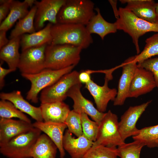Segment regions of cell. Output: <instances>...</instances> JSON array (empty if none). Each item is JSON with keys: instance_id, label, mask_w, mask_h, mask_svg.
<instances>
[{"instance_id": "f1b7e54d", "label": "cell", "mask_w": 158, "mask_h": 158, "mask_svg": "<svg viewBox=\"0 0 158 158\" xmlns=\"http://www.w3.org/2000/svg\"><path fill=\"white\" fill-rule=\"evenodd\" d=\"M145 146V143L138 140L124 143L117 147V156L121 158H140L141 149Z\"/></svg>"}, {"instance_id": "ab89813d", "label": "cell", "mask_w": 158, "mask_h": 158, "mask_svg": "<svg viewBox=\"0 0 158 158\" xmlns=\"http://www.w3.org/2000/svg\"><path fill=\"white\" fill-rule=\"evenodd\" d=\"M109 1L112 8L115 16L117 19L119 18V11L117 7V0H109Z\"/></svg>"}, {"instance_id": "8d00e7d4", "label": "cell", "mask_w": 158, "mask_h": 158, "mask_svg": "<svg viewBox=\"0 0 158 158\" xmlns=\"http://www.w3.org/2000/svg\"><path fill=\"white\" fill-rule=\"evenodd\" d=\"M1 63L0 65V89H2L5 85L4 78L10 73L14 71L16 69L5 68L1 66Z\"/></svg>"}, {"instance_id": "836d02e7", "label": "cell", "mask_w": 158, "mask_h": 158, "mask_svg": "<svg viewBox=\"0 0 158 158\" xmlns=\"http://www.w3.org/2000/svg\"><path fill=\"white\" fill-rule=\"evenodd\" d=\"M65 123L67 125L68 130L77 137L83 134L81 123L80 114L73 110H70L65 120Z\"/></svg>"}, {"instance_id": "7a4b0ae2", "label": "cell", "mask_w": 158, "mask_h": 158, "mask_svg": "<svg viewBox=\"0 0 158 158\" xmlns=\"http://www.w3.org/2000/svg\"><path fill=\"white\" fill-rule=\"evenodd\" d=\"M119 18L114 23L117 30H123L131 37L137 54L140 53L139 39L149 32L158 33V24L150 23L141 19L125 8L118 9Z\"/></svg>"}, {"instance_id": "60d3db41", "label": "cell", "mask_w": 158, "mask_h": 158, "mask_svg": "<svg viewBox=\"0 0 158 158\" xmlns=\"http://www.w3.org/2000/svg\"><path fill=\"white\" fill-rule=\"evenodd\" d=\"M156 11L158 17V3H156Z\"/></svg>"}, {"instance_id": "7c38bea8", "label": "cell", "mask_w": 158, "mask_h": 158, "mask_svg": "<svg viewBox=\"0 0 158 158\" xmlns=\"http://www.w3.org/2000/svg\"><path fill=\"white\" fill-rule=\"evenodd\" d=\"M151 102L150 100L139 105L130 106L121 116L118 129L124 142L128 138L138 133L140 130L136 127V123Z\"/></svg>"}, {"instance_id": "9a60e30c", "label": "cell", "mask_w": 158, "mask_h": 158, "mask_svg": "<svg viewBox=\"0 0 158 158\" xmlns=\"http://www.w3.org/2000/svg\"><path fill=\"white\" fill-rule=\"evenodd\" d=\"M120 66L122 67V71L118 82L117 95L114 101V106L123 105L128 98L130 86L138 64L134 60V56L128 58Z\"/></svg>"}, {"instance_id": "74e56055", "label": "cell", "mask_w": 158, "mask_h": 158, "mask_svg": "<svg viewBox=\"0 0 158 158\" xmlns=\"http://www.w3.org/2000/svg\"><path fill=\"white\" fill-rule=\"evenodd\" d=\"M79 79L81 83L86 84L89 83L91 80V74L87 70H83L79 73Z\"/></svg>"}, {"instance_id": "5bb4252c", "label": "cell", "mask_w": 158, "mask_h": 158, "mask_svg": "<svg viewBox=\"0 0 158 158\" xmlns=\"http://www.w3.org/2000/svg\"><path fill=\"white\" fill-rule=\"evenodd\" d=\"M156 87L152 73L138 66L130 86L128 98H137L150 92Z\"/></svg>"}, {"instance_id": "9c48e42d", "label": "cell", "mask_w": 158, "mask_h": 158, "mask_svg": "<svg viewBox=\"0 0 158 158\" xmlns=\"http://www.w3.org/2000/svg\"><path fill=\"white\" fill-rule=\"evenodd\" d=\"M79 73L76 71H72L63 76L52 85L43 90L40 98L41 103L63 102L67 97L70 89L81 83L79 79Z\"/></svg>"}, {"instance_id": "44dd1931", "label": "cell", "mask_w": 158, "mask_h": 158, "mask_svg": "<svg viewBox=\"0 0 158 158\" xmlns=\"http://www.w3.org/2000/svg\"><path fill=\"white\" fill-rule=\"evenodd\" d=\"M1 99L11 102L18 109L30 116L37 121H43L41 111L39 107H35L25 100L19 90L14 91L8 93L1 92Z\"/></svg>"}, {"instance_id": "d6a6232c", "label": "cell", "mask_w": 158, "mask_h": 158, "mask_svg": "<svg viewBox=\"0 0 158 158\" xmlns=\"http://www.w3.org/2000/svg\"><path fill=\"white\" fill-rule=\"evenodd\" d=\"M80 118L83 134L90 140L95 141L98 133L99 124L95 121L90 120L88 115L85 114H81Z\"/></svg>"}, {"instance_id": "4316f807", "label": "cell", "mask_w": 158, "mask_h": 158, "mask_svg": "<svg viewBox=\"0 0 158 158\" xmlns=\"http://www.w3.org/2000/svg\"><path fill=\"white\" fill-rule=\"evenodd\" d=\"M36 11V7L34 5L26 16L18 20L14 28L11 31L9 36L10 40L26 33L31 34L36 32L34 25Z\"/></svg>"}, {"instance_id": "ac0fdd59", "label": "cell", "mask_w": 158, "mask_h": 158, "mask_svg": "<svg viewBox=\"0 0 158 158\" xmlns=\"http://www.w3.org/2000/svg\"><path fill=\"white\" fill-rule=\"evenodd\" d=\"M94 142L83 135L75 138L67 129L64 135L63 144L64 150L72 158H82L92 147Z\"/></svg>"}, {"instance_id": "d6986e66", "label": "cell", "mask_w": 158, "mask_h": 158, "mask_svg": "<svg viewBox=\"0 0 158 158\" xmlns=\"http://www.w3.org/2000/svg\"><path fill=\"white\" fill-rule=\"evenodd\" d=\"M34 127L43 132L52 140L57 147L60 158H64L65 152L63 144L64 130L67 127L65 123L46 122L36 121L33 123Z\"/></svg>"}, {"instance_id": "b9f144b4", "label": "cell", "mask_w": 158, "mask_h": 158, "mask_svg": "<svg viewBox=\"0 0 158 158\" xmlns=\"http://www.w3.org/2000/svg\"><path fill=\"white\" fill-rule=\"evenodd\" d=\"M157 143L158 144V139L157 140Z\"/></svg>"}, {"instance_id": "4fadbf2b", "label": "cell", "mask_w": 158, "mask_h": 158, "mask_svg": "<svg viewBox=\"0 0 158 158\" xmlns=\"http://www.w3.org/2000/svg\"><path fill=\"white\" fill-rule=\"evenodd\" d=\"M82 86L81 83L72 86L68 92L67 97L72 99L73 102V110L79 114H87L99 124L105 113L99 111L95 107L92 102L83 96L80 91Z\"/></svg>"}, {"instance_id": "d4e9b609", "label": "cell", "mask_w": 158, "mask_h": 158, "mask_svg": "<svg viewBox=\"0 0 158 158\" xmlns=\"http://www.w3.org/2000/svg\"><path fill=\"white\" fill-rule=\"evenodd\" d=\"M20 37L10 39L7 44L0 49V59L7 63L9 68H18L20 54L19 52Z\"/></svg>"}, {"instance_id": "484cf974", "label": "cell", "mask_w": 158, "mask_h": 158, "mask_svg": "<svg viewBox=\"0 0 158 158\" xmlns=\"http://www.w3.org/2000/svg\"><path fill=\"white\" fill-rule=\"evenodd\" d=\"M57 149L47 135L41 134L33 147L32 158H56Z\"/></svg>"}, {"instance_id": "f546056e", "label": "cell", "mask_w": 158, "mask_h": 158, "mask_svg": "<svg viewBox=\"0 0 158 158\" xmlns=\"http://www.w3.org/2000/svg\"><path fill=\"white\" fill-rule=\"evenodd\" d=\"M144 49L139 54L134 56V60L138 63L152 56H158V33L147 38Z\"/></svg>"}, {"instance_id": "7402d4cb", "label": "cell", "mask_w": 158, "mask_h": 158, "mask_svg": "<svg viewBox=\"0 0 158 158\" xmlns=\"http://www.w3.org/2000/svg\"><path fill=\"white\" fill-rule=\"evenodd\" d=\"M35 0H25L23 1L12 0L9 12L0 24V30L9 29L18 20L21 19L29 13L28 8L34 4Z\"/></svg>"}, {"instance_id": "8992f818", "label": "cell", "mask_w": 158, "mask_h": 158, "mask_svg": "<svg viewBox=\"0 0 158 158\" xmlns=\"http://www.w3.org/2000/svg\"><path fill=\"white\" fill-rule=\"evenodd\" d=\"M75 66H72L58 70L45 68L35 74H21L23 77L30 81L31 83L26 99L33 103H37L38 101V95L41 91L52 85L63 76L71 72Z\"/></svg>"}, {"instance_id": "277c9868", "label": "cell", "mask_w": 158, "mask_h": 158, "mask_svg": "<svg viewBox=\"0 0 158 158\" xmlns=\"http://www.w3.org/2000/svg\"><path fill=\"white\" fill-rule=\"evenodd\" d=\"M95 4L90 0H66L57 14V23L86 26L96 14Z\"/></svg>"}, {"instance_id": "8fae6325", "label": "cell", "mask_w": 158, "mask_h": 158, "mask_svg": "<svg viewBox=\"0 0 158 158\" xmlns=\"http://www.w3.org/2000/svg\"><path fill=\"white\" fill-rule=\"evenodd\" d=\"M66 0H35L34 5L36 7L34 25L36 31L44 27L45 23L48 21L53 24L57 23L56 17L62 6Z\"/></svg>"}, {"instance_id": "2e32d148", "label": "cell", "mask_w": 158, "mask_h": 158, "mask_svg": "<svg viewBox=\"0 0 158 158\" xmlns=\"http://www.w3.org/2000/svg\"><path fill=\"white\" fill-rule=\"evenodd\" d=\"M122 4L127 3L125 8L140 18L153 23L158 24L156 11V4L152 0H121Z\"/></svg>"}, {"instance_id": "e0dca14e", "label": "cell", "mask_w": 158, "mask_h": 158, "mask_svg": "<svg viewBox=\"0 0 158 158\" xmlns=\"http://www.w3.org/2000/svg\"><path fill=\"white\" fill-rule=\"evenodd\" d=\"M34 127L33 123L21 120L0 118V144L28 132Z\"/></svg>"}, {"instance_id": "4dcf8cb0", "label": "cell", "mask_w": 158, "mask_h": 158, "mask_svg": "<svg viewBox=\"0 0 158 158\" xmlns=\"http://www.w3.org/2000/svg\"><path fill=\"white\" fill-rule=\"evenodd\" d=\"M0 117L1 118H16L31 123L30 120L18 109L11 102L5 100L0 101Z\"/></svg>"}, {"instance_id": "83f0119b", "label": "cell", "mask_w": 158, "mask_h": 158, "mask_svg": "<svg viewBox=\"0 0 158 158\" xmlns=\"http://www.w3.org/2000/svg\"><path fill=\"white\" fill-rule=\"evenodd\" d=\"M134 140L141 141L149 148L158 147V124L146 127L140 130L138 133L132 137Z\"/></svg>"}, {"instance_id": "6da1fadb", "label": "cell", "mask_w": 158, "mask_h": 158, "mask_svg": "<svg viewBox=\"0 0 158 158\" xmlns=\"http://www.w3.org/2000/svg\"><path fill=\"white\" fill-rule=\"evenodd\" d=\"M51 44H67L81 48H88L93 42L85 26L78 24L57 23L51 28Z\"/></svg>"}, {"instance_id": "ba28073f", "label": "cell", "mask_w": 158, "mask_h": 158, "mask_svg": "<svg viewBox=\"0 0 158 158\" xmlns=\"http://www.w3.org/2000/svg\"><path fill=\"white\" fill-rule=\"evenodd\" d=\"M119 67V66L109 69L98 71V73L105 74L104 83L102 86L97 84L92 79L85 84V88L88 90L93 98L96 108L100 112H105L109 102L110 101H114L116 97L117 90L115 88H109L108 83L113 79V72Z\"/></svg>"}, {"instance_id": "cb8c5ba5", "label": "cell", "mask_w": 158, "mask_h": 158, "mask_svg": "<svg viewBox=\"0 0 158 158\" xmlns=\"http://www.w3.org/2000/svg\"><path fill=\"white\" fill-rule=\"evenodd\" d=\"M95 10L96 11L97 14L85 26L86 28L90 34H96L103 40L106 35L110 33H115L118 30L115 23L109 22L103 18L99 8H96Z\"/></svg>"}, {"instance_id": "1f68e13d", "label": "cell", "mask_w": 158, "mask_h": 158, "mask_svg": "<svg viewBox=\"0 0 158 158\" xmlns=\"http://www.w3.org/2000/svg\"><path fill=\"white\" fill-rule=\"evenodd\" d=\"M117 147L92 146L82 158H117Z\"/></svg>"}, {"instance_id": "3957f363", "label": "cell", "mask_w": 158, "mask_h": 158, "mask_svg": "<svg viewBox=\"0 0 158 158\" xmlns=\"http://www.w3.org/2000/svg\"><path fill=\"white\" fill-rule=\"evenodd\" d=\"M82 49L67 44H48L45 49V68L54 70L76 66Z\"/></svg>"}, {"instance_id": "30bf717a", "label": "cell", "mask_w": 158, "mask_h": 158, "mask_svg": "<svg viewBox=\"0 0 158 158\" xmlns=\"http://www.w3.org/2000/svg\"><path fill=\"white\" fill-rule=\"evenodd\" d=\"M48 44L22 51L18 68L21 74L39 73L45 68V49Z\"/></svg>"}, {"instance_id": "f35d334b", "label": "cell", "mask_w": 158, "mask_h": 158, "mask_svg": "<svg viewBox=\"0 0 158 158\" xmlns=\"http://www.w3.org/2000/svg\"><path fill=\"white\" fill-rule=\"evenodd\" d=\"M7 31L0 30V49L7 44L9 42L6 36Z\"/></svg>"}, {"instance_id": "52a82bcc", "label": "cell", "mask_w": 158, "mask_h": 158, "mask_svg": "<svg viewBox=\"0 0 158 158\" xmlns=\"http://www.w3.org/2000/svg\"><path fill=\"white\" fill-rule=\"evenodd\" d=\"M117 116L110 110L105 113L99 124L96 140L92 146L103 145L116 147L124 143L120 134Z\"/></svg>"}, {"instance_id": "e575fe53", "label": "cell", "mask_w": 158, "mask_h": 158, "mask_svg": "<svg viewBox=\"0 0 158 158\" xmlns=\"http://www.w3.org/2000/svg\"><path fill=\"white\" fill-rule=\"evenodd\" d=\"M137 64L138 66L145 68L152 73L158 90V56L147 59Z\"/></svg>"}, {"instance_id": "d590c367", "label": "cell", "mask_w": 158, "mask_h": 158, "mask_svg": "<svg viewBox=\"0 0 158 158\" xmlns=\"http://www.w3.org/2000/svg\"><path fill=\"white\" fill-rule=\"evenodd\" d=\"M12 0H0V23L6 18L10 10Z\"/></svg>"}, {"instance_id": "ffe728a7", "label": "cell", "mask_w": 158, "mask_h": 158, "mask_svg": "<svg viewBox=\"0 0 158 158\" xmlns=\"http://www.w3.org/2000/svg\"><path fill=\"white\" fill-rule=\"evenodd\" d=\"M40 107L43 121L46 122L65 123L71 110L63 101L41 103Z\"/></svg>"}, {"instance_id": "5b68a950", "label": "cell", "mask_w": 158, "mask_h": 158, "mask_svg": "<svg viewBox=\"0 0 158 158\" xmlns=\"http://www.w3.org/2000/svg\"><path fill=\"white\" fill-rule=\"evenodd\" d=\"M41 132L34 127L30 131L0 144V152L8 158H32L33 147Z\"/></svg>"}, {"instance_id": "603a6c76", "label": "cell", "mask_w": 158, "mask_h": 158, "mask_svg": "<svg viewBox=\"0 0 158 158\" xmlns=\"http://www.w3.org/2000/svg\"><path fill=\"white\" fill-rule=\"evenodd\" d=\"M53 24L49 23L42 29L31 34H25L20 37L22 51L27 49L51 44V28Z\"/></svg>"}]
</instances>
